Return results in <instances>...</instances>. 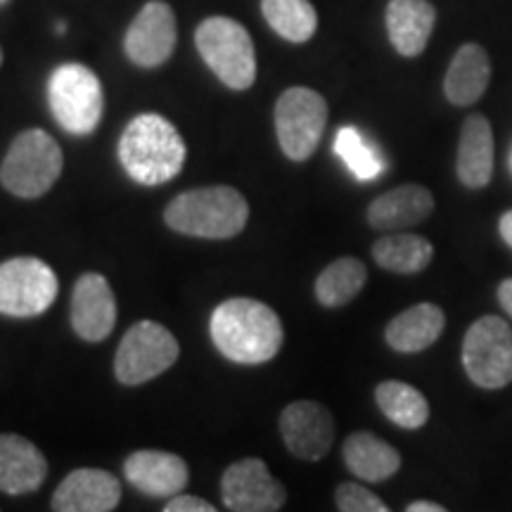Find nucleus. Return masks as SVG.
I'll list each match as a JSON object with an SVG mask.
<instances>
[{
  "instance_id": "obj_1",
  "label": "nucleus",
  "mask_w": 512,
  "mask_h": 512,
  "mask_svg": "<svg viewBox=\"0 0 512 512\" xmlns=\"http://www.w3.org/2000/svg\"><path fill=\"white\" fill-rule=\"evenodd\" d=\"M209 332L214 347L228 361L240 366H259L278 356L283 347V323L264 302L235 297L219 304L211 313Z\"/></svg>"
},
{
  "instance_id": "obj_2",
  "label": "nucleus",
  "mask_w": 512,
  "mask_h": 512,
  "mask_svg": "<svg viewBox=\"0 0 512 512\" xmlns=\"http://www.w3.org/2000/svg\"><path fill=\"white\" fill-rule=\"evenodd\" d=\"M185 143L171 121L159 114H140L119 140V162L140 185H162L185 166Z\"/></svg>"
},
{
  "instance_id": "obj_3",
  "label": "nucleus",
  "mask_w": 512,
  "mask_h": 512,
  "mask_svg": "<svg viewBox=\"0 0 512 512\" xmlns=\"http://www.w3.org/2000/svg\"><path fill=\"white\" fill-rule=\"evenodd\" d=\"M166 226L188 238L230 240L245 230L249 204L228 185L195 188L174 197L164 209Z\"/></svg>"
},
{
  "instance_id": "obj_4",
  "label": "nucleus",
  "mask_w": 512,
  "mask_h": 512,
  "mask_svg": "<svg viewBox=\"0 0 512 512\" xmlns=\"http://www.w3.org/2000/svg\"><path fill=\"white\" fill-rule=\"evenodd\" d=\"M62 164L64 157L57 140L41 128H29L12 140L0 164V183L22 200H36L57 183Z\"/></svg>"
},
{
  "instance_id": "obj_5",
  "label": "nucleus",
  "mask_w": 512,
  "mask_h": 512,
  "mask_svg": "<svg viewBox=\"0 0 512 512\" xmlns=\"http://www.w3.org/2000/svg\"><path fill=\"white\" fill-rule=\"evenodd\" d=\"M202 60L230 91H247L256 79V53L249 31L230 17H209L197 27Z\"/></svg>"
},
{
  "instance_id": "obj_6",
  "label": "nucleus",
  "mask_w": 512,
  "mask_h": 512,
  "mask_svg": "<svg viewBox=\"0 0 512 512\" xmlns=\"http://www.w3.org/2000/svg\"><path fill=\"white\" fill-rule=\"evenodd\" d=\"M48 105L64 131L88 136L98 128L105 107L100 79L83 64H62L50 74Z\"/></svg>"
},
{
  "instance_id": "obj_7",
  "label": "nucleus",
  "mask_w": 512,
  "mask_h": 512,
  "mask_svg": "<svg viewBox=\"0 0 512 512\" xmlns=\"http://www.w3.org/2000/svg\"><path fill=\"white\" fill-rule=\"evenodd\" d=\"M178 339L155 320H140L121 339L114 375L126 387H138L166 373L178 361Z\"/></svg>"
},
{
  "instance_id": "obj_8",
  "label": "nucleus",
  "mask_w": 512,
  "mask_h": 512,
  "mask_svg": "<svg viewBox=\"0 0 512 512\" xmlns=\"http://www.w3.org/2000/svg\"><path fill=\"white\" fill-rule=\"evenodd\" d=\"M325 124L328 102L311 88H287L275 102V133L285 157L292 162H306L316 152Z\"/></svg>"
},
{
  "instance_id": "obj_9",
  "label": "nucleus",
  "mask_w": 512,
  "mask_h": 512,
  "mask_svg": "<svg viewBox=\"0 0 512 512\" xmlns=\"http://www.w3.org/2000/svg\"><path fill=\"white\" fill-rule=\"evenodd\" d=\"M463 368L482 389H503L512 382V330L503 318L484 316L467 328Z\"/></svg>"
},
{
  "instance_id": "obj_10",
  "label": "nucleus",
  "mask_w": 512,
  "mask_h": 512,
  "mask_svg": "<svg viewBox=\"0 0 512 512\" xmlns=\"http://www.w3.org/2000/svg\"><path fill=\"white\" fill-rule=\"evenodd\" d=\"M57 275L36 256H15L0 264V313L12 318H34L57 299Z\"/></svg>"
},
{
  "instance_id": "obj_11",
  "label": "nucleus",
  "mask_w": 512,
  "mask_h": 512,
  "mask_svg": "<svg viewBox=\"0 0 512 512\" xmlns=\"http://www.w3.org/2000/svg\"><path fill=\"white\" fill-rule=\"evenodd\" d=\"M221 498L230 512H278L287 503V491L264 460L242 458L223 472Z\"/></svg>"
},
{
  "instance_id": "obj_12",
  "label": "nucleus",
  "mask_w": 512,
  "mask_h": 512,
  "mask_svg": "<svg viewBox=\"0 0 512 512\" xmlns=\"http://www.w3.org/2000/svg\"><path fill=\"white\" fill-rule=\"evenodd\" d=\"M280 434L287 451L306 463H318L335 441V418L318 401H292L280 413Z\"/></svg>"
},
{
  "instance_id": "obj_13",
  "label": "nucleus",
  "mask_w": 512,
  "mask_h": 512,
  "mask_svg": "<svg viewBox=\"0 0 512 512\" xmlns=\"http://www.w3.org/2000/svg\"><path fill=\"white\" fill-rule=\"evenodd\" d=\"M176 48V17L164 0L143 5L124 36V50L138 67L152 69L169 60Z\"/></svg>"
},
{
  "instance_id": "obj_14",
  "label": "nucleus",
  "mask_w": 512,
  "mask_h": 512,
  "mask_svg": "<svg viewBox=\"0 0 512 512\" xmlns=\"http://www.w3.org/2000/svg\"><path fill=\"white\" fill-rule=\"evenodd\" d=\"M117 325V299L105 275L83 273L72 292V328L86 342H102Z\"/></svg>"
},
{
  "instance_id": "obj_15",
  "label": "nucleus",
  "mask_w": 512,
  "mask_h": 512,
  "mask_svg": "<svg viewBox=\"0 0 512 512\" xmlns=\"http://www.w3.org/2000/svg\"><path fill=\"white\" fill-rule=\"evenodd\" d=\"M121 501V482L98 467L69 472L55 489L53 512H112Z\"/></svg>"
},
{
  "instance_id": "obj_16",
  "label": "nucleus",
  "mask_w": 512,
  "mask_h": 512,
  "mask_svg": "<svg viewBox=\"0 0 512 512\" xmlns=\"http://www.w3.org/2000/svg\"><path fill=\"white\" fill-rule=\"evenodd\" d=\"M124 477L140 494L150 498H174L183 494L188 486L190 472L185 460L176 453L143 448L124 460Z\"/></svg>"
},
{
  "instance_id": "obj_17",
  "label": "nucleus",
  "mask_w": 512,
  "mask_h": 512,
  "mask_svg": "<svg viewBox=\"0 0 512 512\" xmlns=\"http://www.w3.org/2000/svg\"><path fill=\"white\" fill-rule=\"evenodd\" d=\"M48 477V460L34 441L0 434V491L10 496L34 494Z\"/></svg>"
},
{
  "instance_id": "obj_18",
  "label": "nucleus",
  "mask_w": 512,
  "mask_h": 512,
  "mask_svg": "<svg viewBox=\"0 0 512 512\" xmlns=\"http://www.w3.org/2000/svg\"><path fill=\"white\" fill-rule=\"evenodd\" d=\"M434 211V195L425 185H399L387 190L368 207V223L382 233H399L430 219Z\"/></svg>"
},
{
  "instance_id": "obj_19",
  "label": "nucleus",
  "mask_w": 512,
  "mask_h": 512,
  "mask_svg": "<svg viewBox=\"0 0 512 512\" xmlns=\"http://www.w3.org/2000/svg\"><path fill=\"white\" fill-rule=\"evenodd\" d=\"M437 24V10L430 0H389L387 34L403 57H418L430 43Z\"/></svg>"
},
{
  "instance_id": "obj_20",
  "label": "nucleus",
  "mask_w": 512,
  "mask_h": 512,
  "mask_svg": "<svg viewBox=\"0 0 512 512\" xmlns=\"http://www.w3.org/2000/svg\"><path fill=\"white\" fill-rule=\"evenodd\" d=\"M456 171L465 188H486L494 176V131L484 114H470L460 131Z\"/></svg>"
},
{
  "instance_id": "obj_21",
  "label": "nucleus",
  "mask_w": 512,
  "mask_h": 512,
  "mask_svg": "<svg viewBox=\"0 0 512 512\" xmlns=\"http://www.w3.org/2000/svg\"><path fill=\"white\" fill-rule=\"evenodd\" d=\"M491 83L489 53L477 43H465L453 55L444 79V93L451 105L470 107L482 98Z\"/></svg>"
},
{
  "instance_id": "obj_22",
  "label": "nucleus",
  "mask_w": 512,
  "mask_h": 512,
  "mask_svg": "<svg viewBox=\"0 0 512 512\" xmlns=\"http://www.w3.org/2000/svg\"><path fill=\"white\" fill-rule=\"evenodd\" d=\"M342 456L351 475L370 484L387 482L401 470V453L373 432L349 434Z\"/></svg>"
},
{
  "instance_id": "obj_23",
  "label": "nucleus",
  "mask_w": 512,
  "mask_h": 512,
  "mask_svg": "<svg viewBox=\"0 0 512 512\" xmlns=\"http://www.w3.org/2000/svg\"><path fill=\"white\" fill-rule=\"evenodd\" d=\"M446 328V316L437 304H415L389 320L384 339L399 354H418L432 347Z\"/></svg>"
},
{
  "instance_id": "obj_24",
  "label": "nucleus",
  "mask_w": 512,
  "mask_h": 512,
  "mask_svg": "<svg viewBox=\"0 0 512 512\" xmlns=\"http://www.w3.org/2000/svg\"><path fill=\"white\" fill-rule=\"evenodd\" d=\"M368 280V268L356 256H342L323 268L316 278V299L325 309H339L361 294Z\"/></svg>"
},
{
  "instance_id": "obj_25",
  "label": "nucleus",
  "mask_w": 512,
  "mask_h": 512,
  "mask_svg": "<svg viewBox=\"0 0 512 512\" xmlns=\"http://www.w3.org/2000/svg\"><path fill=\"white\" fill-rule=\"evenodd\" d=\"M434 256L432 242L422 235L394 233L384 235L373 245L375 264L389 273L413 275L425 271Z\"/></svg>"
},
{
  "instance_id": "obj_26",
  "label": "nucleus",
  "mask_w": 512,
  "mask_h": 512,
  "mask_svg": "<svg viewBox=\"0 0 512 512\" xmlns=\"http://www.w3.org/2000/svg\"><path fill=\"white\" fill-rule=\"evenodd\" d=\"M375 401L380 411L403 430H420L430 420V403L413 384L384 380L377 384Z\"/></svg>"
},
{
  "instance_id": "obj_27",
  "label": "nucleus",
  "mask_w": 512,
  "mask_h": 512,
  "mask_svg": "<svg viewBox=\"0 0 512 512\" xmlns=\"http://www.w3.org/2000/svg\"><path fill=\"white\" fill-rule=\"evenodd\" d=\"M266 22L290 43H306L316 34L318 15L309 0H261Z\"/></svg>"
},
{
  "instance_id": "obj_28",
  "label": "nucleus",
  "mask_w": 512,
  "mask_h": 512,
  "mask_svg": "<svg viewBox=\"0 0 512 512\" xmlns=\"http://www.w3.org/2000/svg\"><path fill=\"white\" fill-rule=\"evenodd\" d=\"M335 152L349 166L351 174L361 178V181H373V178L382 174L384 164L380 155L366 143V138L354 126L339 128L335 138Z\"/></svg>"
},
{
  "instance_id": "obj_29",
  "label": "nucleus",
  "mask_w": 512,
  "mask_h": 512,
  "mask_svg": "<svg viewBox=\"0 0 512 512\" xmlns=\"http://www.w3.org/2000/svg\"><path fill=\"white\" fill-rule=\"evenodd\" d=\"M335 503L339 512H392L380 496H375L366 486L354 482H344L337 486Z\"/></svg>"
},
{
  "instance_id": "obj_30",
  "label": "nucleus",
  "mask_w": 512,
  "mask_h": 512,
  "mask_svg": "<svg viewBox=\"0 0 512 512\" xmlns=\"http://www.w3.org/2000/svg\"><path fill=\"white\" fill-rule=\"evenodd\" d=\"M164 512H221V510L214 508V505L204 501L200 496L178 494L174 498H169V503L164 505Z\"/></svg>"
},
{
  "instance_id": "obj_31",
  "label": "nucleus",
  "mask_w": 512,
  "mask_h": 512,
  "mask_svg": "<svg viewBox=\"0 0 512 512\" xmlns=\"http://www.w3.org/2000/svg\"><path fill=\"white\" fill-rule=\"evenodd\" d=\"M498 304H501L503 311L512 318V278L503 280V283L498 285Z\"/></svg>"
},
{
  "instance_id": "obj_32",
  "label": "nucleus",
  "mask_w": 512,
  "mask_h": 512,
  "mask_svg": "<svg viewBox=\"0 0 512 512\" xmlns=\"http://www.w3.org/2000/svg\"><path fill=\"white\" fill-rule=\"evenodd\" d=\"M498 233H501L505 245L512 247V209L505 211V214L501 216V221H498Z\"/></svg>"
},
{
  "instance_id": "obj_33",
  "label": "nucleus",
  "mask_w": 512,
  "mask_h": 512,
  "mask_svg": "<svg viewBox=\"0 0 512 512\" xmlns=\"http://www.w3.org/2000/svg\"><path fill=\"white\" fill-rule=\"evenodd\" d=\"M406 512H448L444 505L434 503V501H413L408 505Z\"/></svg>"
},
{
  "instance_id": "obj_34",
  "label": "nucleus",
  "mask_w": 512,
  "mask_h": 512,
  "mask_svg": "<svg viewBox=\"0 0 512 512\" xmlns=\"http://www.w3.org/2000/svg\"><path fill=\"white\" fill-rule=\"evenodd\" d=\"M0 64H3V50H0Z\"/></svg>"
},
{
  "instance_id": "obj_35",
  "label": "nucleus",
  "mask_w": 512,
  "mask_h": 512,
  "mask_svg": "<svg viewBox=\"0 0 512 512\" xmlns=\"http://www.w3.org/2000/svg\"><path fill=\"white\" fill-rule=\"evenodd\" d=\"M5 3H8V0H0V5H5Z\"/></svg>"
},
{
  "instance_id": "obj_36",
  "label": "nucleus",
  "mask_w": 512,
  "mask_h": 512,
  "mask_svg": "<svg viewBox=\"0 0 512 512\" xmlns=\"http://www.w3.org/2000/svg\"><path fill=\"white\" fill-rule=\"evenodd\" d=\"M510 169H512V152H510Z\"/></svg>"
}]
</instances>
